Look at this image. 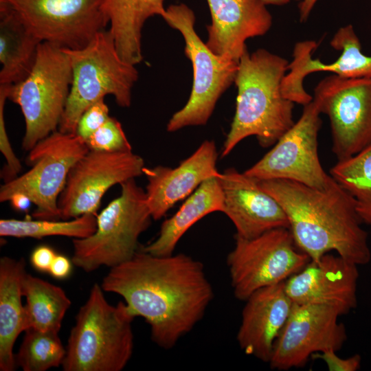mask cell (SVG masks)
I'll return each mask as SVG.
<instances>
[{
  "label": "cell",
  "mask_w": 371,
  "mask_h": 371,
  "mask_svg": "<svg viewBox=\"0 0 371 371\" xmlns=\"http://www.w3.org/2000/svg\"><path fill=\"white\" fill-rule=\"evenodd\" d=\"M104 291L120 295L150 326L152 341L170 349L202 319L214 298L202 262L185 254L155 256L138 250L110 268Z\"/></svg>",
  "instance_id": "6da1fadb"
},
{
  "label": "cell",
  "mask_w": 371,
  "mask_h": 371,
  "mask_svg": "<svg viewBox=\"0 0 371 371\" xmlns=\"http://www.w3.org/2000/svg\"><path fill=\"white\" fill-rule=\"evenodd\" d=\"M258 181L282 206L296 245L311 260L334 251L357 265L369 263L368 236L355 201L333 177L322 189L285 179Z\"/></svg>",
  "instance_id": "7a4b0ae2"
},
{
  "label": "cell",
  "mask_w": 371,
  "mask_h": 371,
  "mask_svg": "<svg viewBox=\"0 0 371 371\" xmlns=\"http://www.w3.org/2000/svg\"><path fill=\"white\" fill-rule=\"evenodd\" d=\"M288 65L285 58L265 49L245 51L238 63L236 111L222 157L250 136H255L262 147H270L293 125L294 102L281 91Z\"/></svg>",
  "instance_id": "3957f363"
},
{
  "label": "cell",
  "mask_w": 371,
  "mask_h": 371,
  "mask_svg": "<svg viewBox=\"0 0 371 371\" xmlns=\"http://www.w3.org/2000/svg\"><path fill=\"white\" fill-rule=\"evenodd\" d=\"M101 285L94 284L71 330L64 371H121L134 347L135 317L124 302L110 304Z\"/></svg>",
  "instance_id": "277c9868"
},
{
  "label": "cell",
  "mask_w": 371,
  "mask_h": 371,
  "mask_svg": "<svg viewBox=\"0 0 371 371\" xmlns=\"http://www.w3.org/2000/svg\"><path fill=\"white\" fill-rule=\"evenodd\" d=\"M72 67V82L58 131L76 133L78 120L92 104L107 95L121 107L131 104L132 89L139 73L119 55L109 30L95 34L85 47L63 48Z\"/></svg>",
  "instance_id": "5b68a950"
},
{
  "label": "cell",
  "mask_w": 371,
  "mask_h": 371,
  "mask_svg": "<svg viewBox=\"0 0 371 371\" xmlns=\"http://www.w3.org/2000/svg\"><path fill=\"white\" fill-rule=\"evenodd\" d=\"M120 195L97 215L96 229L85 238L73 240L74 265L86 272L116 267L138 251V239L153 219L145 191L135 179L120 184Z\"/></svg>",
  "instance_id": "8992f818"
},
{
  "label": "cell",
  "mask_w": 371,
  "mask_h": 371,
  "mask_svg": "<svg viewBox=\"0 0 371 371\" xmlns=\"http://www.w3.org/2000/svg\"><path fill=\"white\" fill-rule=\"evenodd\" d=\"M71 82V64L64 49L41 42L28 75L10 85L8 99L19 105L25 120L24 150L58 130Z\"/></svg>",
  "instance_id": "52a82bcc"
},
{
  "label": "cell",
  "mask_w": 371,
  "mask_h": 371,
  "mask_svg": "<svg viewBox=\"0 0 371 371\" xmlns=\"http://www.w3.org/2000/svg\"><path fill=\"white\" fill-rule=\"evenodd\" d=\"M178 30L184 42V53L192 63L193 84L185 106L175 112L167 124V131L207 124L222 94L234 82L238 63L214 54L194 29L195 15L183 3L171 5L163 17Z\"/></svg>",
  "instance_id": "ba28073f"
},
{
  "label": "cell",
  "mask_w": 371,
  "mask_h": 371,
  "mask_svg": "<svg viewBox=\"0 0 371 371\" xmlns=\"http://www.w3.org/2000/svg\"><path fill=\"white\" fill-rule=\"evenodd\" d=\"M89 150L76 133L58 130L51 133L29 151L27 162L31 168L1 185L0 201H8L14 194L22 193L36 206L34 218L61 219L58 198L70 169Z\"/></svg>",
  "instance_id": "9c48e42d"
},
{
  "label": "cell",
  "mask_w": 371,
  "mask_h": 371,
  "mask_svg": "<svg viewBox=\"0 0 371 371\" xmlns=\"http://www.w3.org/2000/svg\"><path fill=\"white\" fill-rule=\"evenodd\" d=\"M310 260L289 228H275L251 238L235 236L227 257L234 295L245 301L261 288L285 282Z\"/></svg>",
  "instance_id": "30bf717a"
},
{
  "label": "cell",
  "mask_w": 371,
  "mask_h": 371,
  "mask_svg": "<svg viewBox=\"0 0 371 371\" xmlns=\"http://www.w3.org/2000/svg\"><path fill=\"white\" fill-rule=\"evenodd\" d=\"M320 114L313 100L304 105L298 120L244 172L258 180L285 179L325 188L332 177L324 170L318 155Z\"/></svg>",
  "instance_id": "8fae6325"
},
{
  "label": "cell",
  "mask_w": 371,
  "mask_h": 371,
  "mask_svg": "<svg viewBox=\"0 0 371 371\" xmlns=\"http://www.w3.org/2000/svg\"><path fill=\"white\" fill-rule=\"evenodd\" d=\"M313 100L330 120L332 151L337 160L371 143V77L330 75L317 85Z\"/></svg>",
  "instance_id": "7c38bea8"
},
{
  "label": "cell",
  "mask_w": 371,
  "mask_h": 371,
  "mask_svg": "<svg viewBox=\"0 0 371 371\" xmlns=\"http://www.w3.org/2000/svg\"><path fill=\"white\" fill-rule=\"evenodd\" d=\"M42 41L62 48L87 45L109 21L104 0H0Z\"/></svg>",
  "instance_id": "4fadbf2b"
},
{
  "label": "cell",
  "mask_w": 371,
  "mask_h": 371,
  "mask_svg": "<svg viewBox=\"0 0 371 371\" xmlns=\"http://www.w3.org/2000/svg\"><path fill=\"white\" fill-rule=\"evenodd\" d=\"M142 157L131 151L89 150L71 167L58 205L61 219L95 214L112 186L144 175Z\"/></svg>",
  "instance_id": "5bb4252c"
},
{
  "label": "cell",
  "mask_w": 371,
  "mask_h": 371,
  "mask_svg": "<svg viewBox=\"0 0 371 371\" xmlns=\"http://www.w3.org/2000/svg\"><path fill=\"white\" fill-rule=\"evenodd\" d=\"M340 316L330 306L293 303L274 344L271 368H302L316 352L340 350L347 340L346 327L338 320Z\"/></svg>",
  "instance_id": "9a60e30c"
},
{
  "label": "cell",
  "mask_w": 371,
  "mask_h": 371,
  "mask_svg": "<svg viewBox=\"0 0 371 371\" xmlns=\"http://www.w3.org/2000/svg\"><path fill=\"white\" fill-rule=\"evenodd\" d=\"M357 267L327 253L287 279L285 291L293 303L327 306L346 315L357 306Z\"/></svg>",
  "instance_id": "2e32d148"
},
{
  "label": "cell",
  "mask_w": 371,
  "mask_h": 371,
  "mask_svg": "<svg viewBox=\"0 0 371 371\" xmlns=\"http://www.w3.org/2000/svg\"><path fill=\"white\" fill-rule=\"evenodd\" d=\"M330 45L341 51V55L331 63H322L312 58L317 47L314 41H304L295 44L293 60L289 63L288 71L282 79V93L288 100L302 104H308L313 97L304 88V78L311 73L327 71L348 78L371 77V56L361 51L360 41L353 26L348 25L339 28L333 36Z\"/></svg>",
  "instance_id": "e0dca14e"
},
{
  "label": "cell",
  "mask_w": 371,
  "mask_h": 371,
  "mask_svg": "<svg viewBox=\"0 0 371 371\" xmlns=\"http://www.w3.org/2000/svg\"><path fill=\"white\" fill-rule=\"evenodd\" d=\"M223 196V212L233 223L238 236L256 237L278 227H289L279 203L260 186L258 181L236 168L220 174Z\"/></svg>",
  "instance_id": "ac0fdd59"
},
{
  "label": "cell",
  "mask_w": 371,
  "mask_h": 371,
  "mask_svg": "<svg viewBox=\"0 0 371 371\" xmlns=\"http://www.w3.org/2000/svg\"><path fill=\"white\" fill-rule=\"evenodd\" d=\"M211 23L207 25L208 48L238 63L247 49L245 41L271 28L272 16L262 0H207Z\"/></svg>",
  "instance_id": "d6986e66"
},
{
  "label": "cell",
  "mask_w": 371,
  "mask_h": 371,
  "mask_svg": "<svg viewBox=\"0 0 371 371\" xmlns=\"http://www.w3.org/2000/svg\"><path fill=\"white\" fill-rule=\"evenodd\" d=\"M218 153L212 140L204 141L175 168L157 166L144 168L148 183L147 204L153 220H159L179 201L192 193L203 181L220 173Z\"/></svg>",
  "instance_id": "ffe728a7"
},
{
  "label": "cell",
  "mask_w": 371,
  "mask_h": 371,
  "mask_svg": "<svg viewBox=\"0 0 371 371\" xmlns=\"http://www.w3.org/2000/svg\"><path fill=\"white\" fill-rule=\"evenodd\" d=\"M245 302L238 344L245 354L269 363L293 302L285 291L284 282L256 291Z\"/></svg>",
  "instance_id": "44dd1931"
},
{
  "label": "cell",
  "mask_w": 371,
  "mask_h": 371,
  "mask_svg": "<svg viewBox=\"0 0 371 371\" xmlns=\"http://www.w3.org/2000/svg\"><path fill=\"white\" fill-rule=\"evenodd\" d=\"M23 258L0 259V370L16 368L13 348L18 336L26 330L23 280L27 273Z\"/></svg>",
  "instance_id": "7402d4cb"
},
{
  "label": "cell",
  "mask_w": 371,
  "mask_h": 371,
  "mask_svg": "<svg viewBox=\"0 0 371 371\" xmlns=\"http://www.w3.org/2000/svg\"><path fill=\"white\" fill-rule=\"evenodd\" d=\"M219 176L203 181L178 211L162 223L157 238L142 250L155 256L171 255L179 240L194 224L209 214L222 212L223 196Z\"/></svg>",
  "instance_id": "603a6c76"
},
{
  "label": "cell",
  "mask_w": 371,
  "mask_h": 371,
  "mask_svg": "<svg viewBox=\"0 0 371 371\" xmlns=\"http://www.w3.org/2000/svg\"><path fill=\"white\" fill-rule=\"evenodd\" d=\"M104 10L120 56L128 63H140L143 27L151 16H164V0H104Z\"/></svg>",
  "instance_id": "cb8c5ba5"
},
{
  "label": "cell",
  "mask_w": 371,
  "mask_h": 371,
  "mask_svg": "<svg viewBox=\"0 0 371 371\" xmlns=\"http://www.w3.org/2000/svg\"><path fill=\"white\" fill-rule=\"evenodd\" d=\"M42 41L8 5L0 3V85H14L31 71Z\"/></svg>",
  "instance_id": "d4e9b609"
},
{
  "label": "cell",
  "mask_w": 371,
  "mask_h": 371,
  "mask_svg": "<svg viewBox=\"0 0 371 371\" xmlns=\"http://www.w3.org/2000/svg\"><path fill=\"white\" fill-rule=\"evenodd\" d=\"M26 330L58 333L71 300L60 287L26 273L23 280Z\"/></svg>",
  "instance_id": "484cf974"
},
{
  "label": "cell",
  "mask_w": 371,
  "mask_h": 371,
  "mask_svg": "<svg viewBox=\"0 0 371 371\" xmlns=\"http://www.w3.org/2000/svg\"><path fill=\"white\" fill-rule=\"evenodd\" d=\"M330 175L354 198L361 223L371 225V143L357 154L338 160Z\"/></svg>",
  "instance_id": "4316f807"
},
{
  "label": "cell",
  "mask_w": 371,
  "mask_h": 371,
  "mask_svg": "<svg viewBox=\"0 0 371 371\" xmlns=\"http://www.w3.org/2000/svg\"><path fill=\"white\" fill-rule=\"evenodd\" d=\"M96 226L97 214H85L76 218L63 221L1 219L0 236L33 238L61 236L78 239L85 238L93 234L96 229Z\"/></svg>",
  "instance_id": "83f0119b"
},
{
  "label": "cell",
  "mask_w": 371,
  "mask_h": 371,
  "mask_svg": "<svg viewBox=\"0 0 371 371\" xmlns=\"http://www.w3.org/2000/svg\"><path fill=\"white\" fill-rule=\"evenodd\" d=\"M18 352L16 366L23 371H45L62 366L66 354L58 333L26 330Z\"/></svg>",
  "instance_id": "f1b7e54d"
},
{
  "label": "cell",
  "mask_w": 371,
  "mask_h": 371,
  "mask_svg": "<svg viewBox=\"0 0 371 371\" xmlns=\"http://www.w3.org/2000/svg\"><path fill=\"white\" fill-rule=\"evenodd\" d=\"M85 142L89 150L106 152L132 150L131 145L120 122L111 116Z\"/></svg>",
  "instance_id": "f546056e"
},
{
  "label": "cell",
  "mask_w": 371,
  "mask_h": 371,
  "mask_svg": "<svg viewBox=\"0 0 371 371\" xmlns=\"http://www.w3.org/2000/svg\"><path fill=\"white\" fill-rule=\"evenodd\" d=\"M10 85H0V150L6 161L1 171V177L4 182L18 177L22 168L21 161L12 148L5 128L4 107L8 99Z\"/></svg>",
  "instance_id": "4dcf8cb0"
},
{
  "label": "cell",
  "mask_w": 371,
  "mask_h": 371,
  "mask_svg": "<svg viewBox=\"0 0 371 371\" xmlns=\"http://www.w3.org/2000/svg\"><path fill=\"white\" fill-rule=\"evenodd\" d=\"M109 113L104 99L92 104L80 116L76 133L85 141L107 120L110 117Z\"/></svg>",
  "instance_id": "1f68e13d"
},
{
  "label": "cell",
  "mask_w": 371,
  "mask_h": 371,
  "mask_svg": "<svg viewBox=\"0 0 371 371\" xmlns=\"http://www.w3.org/2000/svg\"><path fill=\"white\" fill-rule=\"evenodd\" d=\"M311 357L322 360L330 371H357L361 367V357L359 354L342 358L337 355L336 351L326 350L316 352Z\"/></svg>",
  "instance_id": "d6a6232c"
},
{
  "label": "cell",
  "mask_w": 371,
  "mask_h": 371,
  "mask_svg": "<svg viewBox=\"0 0 371 371\" xmlns=\"http://www.w3.org/2000/svg\"><path fill=\"white\" fill-rule=\"evenodd\" d=\"M56 254L53 248L47 245H40L32 251L30 261L37 271L49 272Z\"/></svg>",
  "instance_id": "836d02e7"
},
{
  "label": "cell",
  "mask_w": 371,
  "mask_h": 371,
  "mask_svg": "<svg viewBox=\"0 0 371 371\" xmlns=\"http://www.w3.org/2000/svg\"><path fill=\"white\" fill-rule=\"evenodd\" d=\"M72 263L65 256L56 254L48 273L56 279H65L71 274Z\"/></svg>",
  "instance_id": "e575fe53"
},
{
  "label": "cell",
  "mask_w": 371,
  "mask_h": 371,
  "mask_svg": "<svg viewBox=\"0 0 371 371\" xmlns=\"http://www.w3.org/2000/svg\"><path fill=\"white\" fill-rule=\"evenodd\" d=\"M8 201L14 210L20 212H27L30 204L32 203L30 199L22 193L14 194Z\"/></svg>",
  "instance_id": "d590c367"
},
{
  "label": "cell",
  "mask_w": 371,
  "mask_h": 371,
  "mask_svg": "<svg viewBox=\"0 0 371 371\" xmlns=\"http://www.w3.org/2000/svg\"><path fill=\"white\" fill-rule=\"evenodd\" d=\"M318 0H302L299 5L300 20L306 21Z\"/></svg>",
  "instance_id": "8d00e7d4"
},
{
  "label": "cell",
  "mask_w": 371,
  "mask_h": 371,
  "mask_svg": "<svg viewBox=\"0 0 371 371\" xmlns=\"http://www.w3.org/2000/svg\"><path fill=\"white\" fill-rule=\"evenodd\" d=\"M266 5H282L288 3L289 0H262Z\"/></svg>",
  "instance_id": "74e56055"
},
{
  "label": "cell",
  "mask_w": 371,
  "mask_h": 371,
  "mask_svg": "<svg viewBox=\"0 0 371 371\" xmlns=\"http://www.w3.org/2000/svg\"><path fill=\"white\" fill-rule=\"evenodd\" d=\"M298 1H302V0H298Z\"/></svg>",
  "instance_id": "f35d334b"
}]
</instances>
